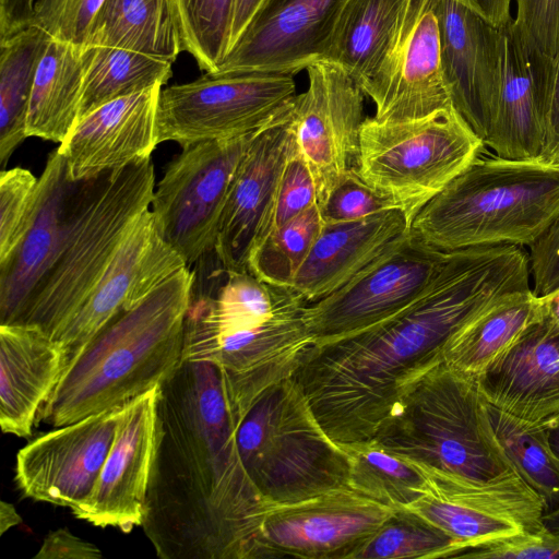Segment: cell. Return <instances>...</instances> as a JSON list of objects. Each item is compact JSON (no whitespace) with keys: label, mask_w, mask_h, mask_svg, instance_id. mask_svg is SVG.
Segmentation results:
<instances>
[{"label":"cell","mask_w":559,"mask_h":559,"mask_svg":"<svg viewBox=\"0 0 559 559\" xmlns=\"http://www.w3.org/2000/svg\"><path fill=\"white\" fill-rule=\"evenodd\" d=\"M308 86L287 103L296 141L312 173L317 204L323 205L355 166L365 94L337 63L321 60L306 69Z\"/></svg>","instance_id":"cell-14"},{"label":"cell","mask_w":559,"mask_h":559,"mask_svg":"<svg viewBox=\"0 0 559 559\" xmlns=\"http://www.w3.org/2000/svg\"><path fill=\"white\" fill-rule=\"evenodd\" d=\"M162 85L112 99L76 121L57 147L69 177L80 181L151 156L158 142Z\"/></svg>","instance_id":"cell-25"},{"label":"cell","mask_w":559,"mask_h":559,"mask_svg":"<svg viewBox=\"0 0 559 559\" xmlns=\"http://www.w3.org/2000/svg\"><path fill=\"white\" fill-rule=\"evenodd\" d=\"M320 209L324 223H343L393 209L350 168L330 192Z\"/></svg>","instance_id":"cell-43"},{"label":"cell","mask_w":559,"mask_h":559,"mask_svg":"<svg viewBox=\"0 0 559 559\" xmlns=\"http://www.w3.org/2000/svg\"><path fill=\"white\" fill-rule=\"evenodd\" d=\"M359 88L373 102L378 121L419 119L453 106L433 0H407L377 68Z\"/></svg>","instance_id":"cell-12"},{"label":"cell","mask_w":559,"mask_h":559,"mask_svg":"<svg viewBox=\"0 0 559 559\" xmlns=\"http://www.w3.org/2000/svg\"><path fill=\"white\" fill-rule=\"evenodd\" d=\"M546 433L548 438L549 445L559 461V418L554 421L551 425L547 426Z\"/></svg>","instance_id":"cell-52"},{"label":"cell","mask_w":559,"mask_h":559,"mask_svg":"<svg viewBox=\"0 0 559 559\" xmlns=\"http://www.w3.org/2000/svg\"><path fill=\"white\" fill-rule=\"evenodd\" d=\"M455 540L409 509L395 510L353 559L453 558Z\"/></svg>","instance_id":"cell-38"},{"label":"cell","mask_w":559,"mask_h":559,"mask_svg":"<svg viewBox=\"0 0 559 559\" xmlns=\"http://www.w3.org/2000/svg\"><path fill=\"white\" fill-rule=\"evenodd\" d=\"M545 314L544 301L532 288L504 296L449 338L442 360L449 367L477 378Z\"/></svg>","instance_id":"cell-29"},{"label":"cell","mask_w":559,"mask_h":559,"mask_svg":"<svg viewBox=\"0 0 559 559\" xmlns=\"http://www.w3.org/2000/svg\"><path fill=\"white\" fill-rule=\"evenodd\" d=\"M287 103L254 134L231 182L214 245L227 271H248L251 252L272 229L280 180L295 140Z\"/></svg>","instance_id":"cell-19"},{"label":"cell","mask_w":559,"mask_h":559,"mask_svg":"<svg viewBox=\"0 0 559 559\" xmlns=\"http://www.w3.org/2000/svg\"><path fill=\"white\" fill-rule=\"evenodd\" d=\"M49 35L31 24L0 38V165L27 138L28 104Z\"/></svg>","instance_id":"cell-33"},{"label":"cell","mask_w":559,"mask_h":559,"mask_svg":"<svg viewBox=\"0 0 559 559\" xmlns=\"http://www.w3.org/2000/svg\"><path fill=\"white\" fill-rule=\"evenodd\" d=\"M540 162L559 165V51L554 59L545 115V140Z\"/></svg>","instance_id":"cell-48"},{"label":"cell","mask_w":559,"mask_h":559,"mask_svg":"<svg viewBox=\"0 0 559 559\" xmlns=\"http://www.w3.org/2000/svg\"><path fill=\"white\" fill-rule=\"evenodd\" d=\"M265 1L266 0H234L228 33L227 53L237 44Z\"/></svg>","instance_id":"cell-49"},{"label":"cell","mask_w":559,"mask_h":559,"mask_svg":"<svg viewBox=\"0 0 559 559\" xmlns=\"http://www.w3.org/2000/svg\"><path fill=\"white\" fill-rule=\"evenodd\" d=\"M542 299L547 313L559 322V289L548 296L542 297Z\"/></svg>","instance_id":"cell-53"},{"label":"cell","mask_w":559,"mask_h":559,"mask_svg":"<svg viewBox=\"0 0 559 559\" xmlns=\"http://www.w3.org/2000/svg\"><path fill=\"white\" fill-rule=\"evenodd\" d=\"M186 265L119 311L72 358L37 421L61 427L127 404L178 369L194 273Z\"/></svg>","instance_id":"cell-3"},{"label":"cell","mask_w":559,"mask_h":559,"mask_svg":"<svg viewBox=\"0 0 559 559\" xmlns=\"http://www.w3.org/2000/svg\"><path fill=\"white\" fill-rule=\"evenodd\" d=\"M372 439L429 479L486 480L514 469L492 431L477 379L443 360L403 392Z\"/></svg>","instance_id":"cell-5"},{"label":"cell","mask_w":559,"mask_h":559,"mask_svg":"<svg viewBox=\"0 0 559 559\" xmlns=\"http://www.w3.org/2000/svg\"><path fill=\"white\" fill-rule=\"evenodd\" d=\"M501 83L484 141L497 156L539 159L554 60L526 44L513 20L500 27Z\"/></svg>","instance_id":"cell-24"},{"label":"cell","mask_w":559,"mask_h":559,"mask_svg":"<svg viewBox=\"0 0 559 559\" xmlns=\"http://www.w3.org/2000/svg\"><path fill=\"white\" fill-rule=\"evenodd\" d=\"M82 93V48L49 38L32 87L27 138L63 142L79 119Z\"/></svg>","instance_id":"cell-30"},{"label":"cell","mask_w":559,"mask_h":559,"mask_svg":"<svg viewBox=\"0 0 559 559\" xmlns=\"http://www.w3.org/2000/svg\"><path fill=\"white\" fill-rule=\"evenodd\" d=\"M485 401L532 425L559 418V322L546 314L477 378Z\"/></svg>","instance_id":"cell-26"},{"label":"cell","mask_w":559,"mask_h":559,"mask_svg":"<svg viewBox=\"0 0 559 559\" xmlns=\"http://www.w3.org/2000/svg\"><path fill=\"white\" fill-rule=\"evenodd\" d=\"M23 520L17 513L15 507L7 501L0 503V535L8 530L22 524Z\"/></svg>","instance_id":"cell-51"},{"label":"cell","mask_w":559,"mask_h":559,"mask_svg":"<svg viewBox=\"0 0 559 559\" xmlns=\"http://www.w3.org/2000/svg\"><path fill=\"white\" fill-rule=\"evenodd\" d=\"M430 493L409 509L451 536L459 554L544 528L548 507L514 471L486 480L429 479Z\"/></svg>","instance_id":"cell-13"},{"label":"cell","mask_w":559,"mask_h":559,"mask_svg":"<svg viewBox=\"0 0 559 559\" xmlns=\"http://www.w3.org/2000/svg\"><path fill=\"white\" fill-rule=\"evenodd\" d=\"M255 133L187 145L166 167L151 211L187 265L214 249L231 182Z\"/></svg>","instance_id":"cell-10"},{"label":"cell","mask_w":559,"mask_h":559,"mask_svg":"<svg viewBox=\"0 0 559 559\" xmlns=\"http://www.w3.org/2000/svg\"><path fill=\"white\" fill-rule=\"evenodd\" d=\"M498 27L508 24L512 19L510 7L512 0H455Z\"/></svg>","instance_id":"cell-50"},{"label":"cell","mask_w":559,"mask_h":559,"mask_svg":"<svg viewBox=\"0 0 559 559\" xmlns=\"http://www.w3.org/2000/svg\"><path fill=\"white\" fill-rule=\"evenodd\" d=\"M454 108L485 141L501 83L500 27L455 0H433Z\"/></svg>","instance_id":"cell-22"},{"label":"cell","mask_w":559,"mask_h":559,"mask_svg":"<svg viewBox=\"0 0 559 559\" xmlns=\"http://www.w3.org/2000/svg\"><path fill=\"white\" fill-rule=\"evenodd\" d=\"M558 217L559 165L480 154L419 211L411 228L445 252L530 247Z\"/></svg>","instance_id":"cell-4"},{"label":"cell","mask_w":559,"mask_h":559,"mask_svg":"<svg viewBox=\"0 0 559 559\" xmlns=\"http://www.w3.org/2000/svg\"><path fill=\"white\" fill-rule=\"evenodd\" d=\"M349 0H266L215 74H296L324 59Z\"/></svg>","instance_id":"cell-21"},{"label":"cell","mask_w":559,"mask_h":559,"mask_svg":"<svg viewBox=\"0 0 559 559\" xmlns=\"http://www.w3.org/2000/svg\"><path fill=\"white\" fill-rule=\"evenodd\" d=\"M492 431L515 472L549 506L559 499V461L544 427L523 421L486 402Z\"/></svg>","instance_id":"cell-36"},{"label":"cell","mask_w":559,"mask_h":559,"mask_svg":"<svg viewBox=\"0 0 559 559\" xmlns=\"http://www.w3.org/2000/svg\"><path fill=\"white\" fill-rule=\"evenodd\" d=\"M448 257L409 228L342 287L306 306L313 342L360 331L399 312L429 286Z\"/></svg>","instance_id":"cell-11"},{"label":"cell","mask_w":559,"mask_h":559,"mask_svg":"<svg viewBox=\"0 0 559 559\" xmlns=\"http://www.w3.org/2000/svg\"><path fill=\"white\" fill-rule=\"evenodd\" d=\"M395 510L349 487L273 506L263 520L253 559H353Z\"/></svg>","instance_id":"cell-15"},{"label":"cell","mask_w":559,"mask_h":559,"mask_svg":"<svg viewBox=\"0 0 559 559\" xmlns=\"http://www.w3.org/2000/svg\"><path fill=\"white\" fill-rule=\"evenodd\" d=\"M38 185L39 178L21 167L0 173V262L13 252L33 222Z\"/></svg>","instance_id":"cell-40"},{"label":"cell","mask_w":559,"mask_h":559,"mask_svg":"<svg viewBox=\"0 0 559 559\" xmlns=\"http://www.w3.org/2000/svg\"><path fill=\"white\" fill-rule=\"evenodd\" d=\"M80 181L68 174L56 148L39 177L33 222L13 252L0 262V324L16 323L56 261L72 215Z\"/></svg>","instance_id":"cell-23"},{"label":"cell","mask_w":559,"mask_h":559,"mask_svg":"<svg viewBox=\"0 0 559 559\" xmlns=\"http://www.w3.org/2000/svg\"><path fill=\"white\" fill-rule=\"evenodd\" d=\"M323 224L314 204L273 229L251 252L248 271L263 282L290 288Z\"/></svg>","instance_id":"cell-37"},{"label":"cell","mask_w":559,"mask_h":559,"mask_svg":"<svg viewBox=\"0 0 559 559\" xmlns=\"http://www.w3.org/2000/svg\"><path fill=\"white\" fill-rule=\"evenodd\" d=\"M234 0H173L182 48L206 73H215L228 47Z\"/></svg>","instance_id":"cell-39"},{"label":"cell","mask_w":559,"mask_h":559,"mask_svg":"<svg viewBox=\"0 0 559 559\" xmlns=\"http://www.w3.org/2000/svg\"><path fill=\"white\" fill-rule=\"evenodd\" d=\"M543 523L547 530L559 533V506L544 514Z\"/></svg>","instance_id":"cell-54"},{"label":"cell","mask_w":559,"mask_h":559,"mask_svg":"<svg viewBox=\"0 0 559 559\" xmlns=\"http://www.w3.org/2000/svg\"><path fill=\"white\" fill-rule=\"evenodd\" d=\"M158 397L156 386L127 403L92 492L71 510L76 519L123 533L142 526L157 448Z\"/></svg>","instance_id":"cell-20"},{"label":"cell","mask_w":559,"mask_h":559,"mask_svg":"<svg viewBox=\"0 0 559 559\" xmlns=\"http://www.w3.org/2000/svg\"><path fill=\"white\" fill-rule=\"evenodd\" d=\"M485 144L452 106L424 118H366L355 164L358 176L411 227L419 211L483 152Z\"/></svg>","instance_id":"cell-8"},{"label":"cell","mask_w":559,"mask_h":559,"mask_svg":"<svg viewBox=\"0 0 559 559\" xmlns=\"http://www.w3.org/2000/svg\"><path fill=\"white\" fill-rule=\"evenodd\" d=\"M157 448L142 524L162 559H253L271 508L237 445L245 414L224 371L182 360L159 386Z\"/></svg>","instance_id":"cell-2"},{"label":"cell","mask_w":559,"mask_h":559,"mask_svg":"<svg viewBox=\"0 0 559 559\" xmlns=\"http://www.w3.org/2000/svg\"><path fill=\"white\" fill-rule=\"evenodd\" d=\"M237 445L270 507L348 487L347 452L326 433L290 377L253 401L239 424Z\"/></svg>","instance_id":"cell-7"},{"label":"cell","mask_w":559,"mask_h":559,"mask_svg":"<svg viewBox=\"0 0 559 559\" xmlns=\"http://www.w3.org/2000/svg\"><path fill=\"white\" fill-rule=\"evenodd\" d=\"M68 357L39 326L0 324V426L29 438L38 413L59 382Z\"/></svg>","instance_id":"cell-27"},{"label":"cell","mask_w":559,"mask_h":559,"mask_svg":"<svg viewBox=\"0 0 559 559\" xmlns=\"http://www.w3.org/2000/svg\"><path fill=\"white\" fill-rule=\"evenodd\" d=\"M407 0H349L324 59L340 64L360 86L377 68Z\"/></svg>","instance_id":"cell-32"},{"label":"cell","mask_w":559,"mask_h":559,"mask_svg":"<svg viewBox=\"0 0 559 559\" xmlns=\"http://www.w3.org/2000/svg\"><path fill=\"white\" fill-rule=\"evenodd\" d=\"M82 63L79 119L112 99L163 86L171 76L173 64L162 58L112 46L83 47Z\"/></svg>","instance_id":"cell-34"},{"label":"cell","mask_w":559,"mask_h":559,"mask_svg":"<svg viewBox=\"0 0 559 559\" xmlns=\"http://www.w3.org/2000/svg\"><path fill=\"white\" fill-rule=\"evenodd\" d=\"M186 265L163 239L152 211L145 210L128 229L91 294L51 338L66 352L69 362L119 311Z\"/></svg>","instance_id":"cell-18"},{"label":"cell","mask_w":559,"mask_h":559,"mask_svg":"<svg viewBox=\"0 0 559 559\" xmlns=\"http://www.w3.org/2000/svg\"><path fill=\"white\" fill-rule=\"evenodd\" d=\"M127 404L43 433L16 454L14 480L23 496L71 510L92 492Z\"/></svg>","instance_id":"cell-16"},{"label":"cell","mask_w":559,"mask_h":559,"mask_svg":"<svg viewBox=\"0 0 559 559\" xmlns=\"http://www.w3.org/2000/svg\"><path fill=\"white\" fill-rule=\"evenodd\" d=\"M85 46L120 47L174 62L183 48L173 0H105Z\"/></svg>","instance_id":"cell-31"},{"label":"cell","mask_w":559,"mask_h":559,"mask_svg":"<svg viewBox=\"0 0 559 559\" xmlns=\"http://www.w3.org/2000/svg\"><path fill=\"white\" fill-rule=\"evenodd\" d=\"M155 187L151 156L81 180L61 250L16 323L50 337L91 294L135 218L148 209Z\"/></svg>","instance_id":"cell-6"},{"label":"cell","mask_w":559,"mask_h":559,"mask_svg":"<svg viewBox=\"0 0 559 559\" xmlns=\"http://www.w3.org/2000/svg\"><path fill=\"white\" fill-rule=\"evenodd\" d=\"M349 457L348 487L394 509H406L432 490L415 464L383 449L373 439L341 443Z\"/></svg>","instance_id":"cell-35"},{"label":"cell","mask_w":559,"mask_h":559,"mask_svg":"<svg viewBox=\"0 0 559 559\" xmlns=\"http://www.w3.org/2000/svg\"><path fill=\"white\" fill-rule=\"evenodd\" d=\"M513 25L528 46L549 59L559 51V0H516Z\"/></svg>","instance_id":"cell-44"},{"label":"cell","mask_w":559,"mask_h":559,"mask_svg":"<svg viewBox=\"0 0 559 559\" xmlns=\"http://www.w3.org/2000/svg\"><path fill=\"white\" fill-rule=\"evenodd\" d=\"M314 204L316 182L295 138L280 180L271 231Z\"/></svg>","instance_id":"cell-42"},{"label":"cell","mask_w":559,"mask_h":559,"mask_svg":"<svg viewBox=\"0 0 559 559\" xmlns=\"http://www.w3.org/2000/svg\"><path fill=\"white\" fill-rule=\"evenodd\" d=\"M105 0H35L32 24L83 48Z\"/></svg>","instance_id":"cell-41"},{"label":"cell","mask_w":559,"mask_h":559,"mask_svg":"<svg viewBox=\"0 0 559 559\" xmlns=\"http://www.w3.org/2000/svg\"><path fill=\"white\" fill-rule=\"evenodd\" d=\"M455 558L559 559V533L544 527L465 550Z\"/></svg>","instance_id":"cell-45"},{"label":"cell","mask_w":559,"mask_h":559,"mask_svg":"<svg viewBox=\"0 0 559 559\" xmlns=\"http://www.w3.org/2000/svg\"><path fill=\"white\" fill-rule=\"evenodd\" d=\"M533 293L545 297L559 289V217L530 247Z\"/></svg>","instance_id":"cell-46"},{"label":"cell","mask_w":559,"mask_h":559,"mask_svg":"<svg viewBox=\"0 0 559 559\" xmlns=\"http://www.w3.org/2000/svg\"><path fill=\"white\" fill-rule=\"evenodd\" d=\"M528 289V260L516 246L450 251L409 305L360 331L312 342L290 378L334 441L372 439L403 392L442 361L457 330L504 296Z\"/></svg>","instance_id":"cell-1"},{"label":"cell","mask_w":559,"mask_h":559,"mask_svg":"<svg viewBox=\"0 0 559 559\" xmlns=\"http://www.w3.org/2000/svg\"><path fill=\"white\" fill-rule=\"evenodd\" d=\"M409 228L396 209L352 222L324 223L290 288L307 304L332 294Z\"/></svg>","instance_id":"cell-28"},{"label":"cell","mask_w":559,"mask_h":559,"mask_svg":"<svg viewBox=\"0 0 559 559\" xmlns=\"http://www.w3.org/2000/svg\"><path fill=\"white\" fill-rule=\"evenodd\" d=\"M102 551L94 544L86 542L68 528L49 532L35 559H100Z\"/></svg>","instance_id":"cell-47"},{"label":"cell","mask_w":559,"mask_h":559,"mask_svg":"<svg viewBox=\"0 0 559 559\" xmlns=\"http://www.w3.org/2000/svg\"><path fill=\"white\" fill-rule=\"evenodd\" d=\"M296 94L292 73H205L160 91L158 142L185 147L255 133Z\"/></svg>","instance_id":"cell-9"},{"label":"cell","mask_w":559,"mask_h":559,"mask_svg":"<svg viewBox=\"0 0 559 559\" xmlns=\"http://www.w3.org/2000/svg\"><path fill=\"white\" fill-rule=\"evenodd\" d=\"M298 300L254 328L223 334L185 333L182 360L219 367L236 396L250 406L267 386L292 377L302 352L313 342Z\"/></svg>","instance_id":"cell-17"}]
</instances>
